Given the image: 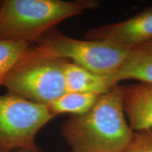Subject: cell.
I'll return each mask as SVG.
<instances>
[{
  "label": "cell",
  "instance_id": "6da1fadb",
  "mask_svg": "<svg viewBox=\"0 0 152 152\" xmlns=\"http://www.w3.org/2000/svg\"><path fill=\"white\" fill-rule=\"evenodd\" d=\"M134 131L123 106V85L100 95L86 113L71 115L62 123L61 134L70 152H125Z\"/></svg>",
  "mask_w": 152,
  "mask_h": 152
},
{
  "label": "cell",
  "instance_id": "8992f818",
  "mask_svg": "<svg viewBox=\"0 0 152 152\" xmlns=\"http://www.w3.org/2000/svg\"><path fill=\"white\" fill-rule=\"evenodd\" d=\"M85 39L126 49L152 42V7L123 21L93 28L86 33Z\"/></svg>",
  "mask_w": 152,
  "mask_h": 152
},
{
  "label": "cell",
  "instance_id": "30bf717a",
  "mask_svg": "<svg viewBox=\"0 0 152 152\" xmlns=\"http://www.w3.org/2000/svg\"><path fill=\"white\" fill-rule=\"evenodd\" d=\"M99 96L87 93L66 92L47 106L54 117L63 113L80 115L92 109Z\"/></svg>",
  "mask_w": 152,
  "mask_h": 152
},
{
  "label": "cell",
  "instance_id": "8fae6325",
  "mask_svg": "<svg viewBox=\"0 0 152 152\" xmlns=\"http://www.w3.org/2000/svg\"><path fill=\"white\" fill-rule=\"evenodd\" d=\"M30 47L27 43L0 39V85Z\"/></svg>",
  "mask_w": 152,
  "mask_h": 152
},
{
  "label": "cell",
  "instance_id": "ba28073f",
  "mask_svg": "<svg viewBox=\"0 0 152 152\" xmlns=\"http://www.w3.org/2000/svg\"><path fill=\"white\" fill-rule=\"evenodd\" d=\"M106 78L111 87L125 80L152 85V42L131 48L121 68Z\"/></svg>",
  "mask_w": 152,
  "mask_h": 152
},
{
  "label": "cell",
  "instance_id": "5bb4252c",
  "mask_svg": "<svg viewBox=\"0 0 152 152\" xmlns=\"http://www.w3.org/2000/svg\"><path fill=\"white\" fill-rule=\"evenodd\" d=\"M2 5H3V1H1V0H0V13H1V8H2Z\"/></svg>",
  "mask_w": 152,
  "mask_h": 152
},
{
  "label": "cell",
  "instance_id": "7a4b0ae2",
  "mask_svg": "<svg viewBox=\"0 0 152 152\" xmlns=\"http://www.w3.org/2000/svg\"><path fill=\"white\" fill-rule=\"evenodd\" d=\"M96 4L90 1L5 0L0 13V39L37 42L58 23Z\"/></svg>",
  "mask_w": 152,
  "mask_h": 152
},
{
  "label": "cell",
  "instance_id": "52a82bcc",
  "mask_svg": "<svg viewBox=\"0 0 152 152\" xmlns=\"http://www.w3.org/2000/svg\"><path fill=\"white\" fill-rule=\"evenodd\" d=\"M123 106L134 132L152 129V85L139 83L123 86Z\"/></svg>",
  "mask_w": 152,
  "mask_h": 152
},
{
  "label": "cell",
  "instance_id": "277c9868",
  "mask_svg": "<svg viewBox=\"0 0 152 152\" xmlns=\"http://www.w3.org/2000/svg\"><path fill=\"white\" fill-rule=\"evenodd\" d=\"M33 47L43 56L68 61L106 77L121 68L130 50L104 41L70 37L56 28L45 33Z\"/></svg>",
  "mask_w": 152,
  "mask_h": 152
},
{
  "label": "cell",
  "instance_id": "3957f363",
  "mask_svg": "<svg viewBox=\"0 0 152 152\" xmlns=\"http://www.w3.org/2000/svg\"><path fill=\"white\" fill-rule=\"evenodd\" d=\"M66 61L38 54L30 47L7 74L2 85L9 94L47 106L66 92Z\"/></svg>",
  "mask_w": 152,
  "mask_h": 152
},
{
  "label": "cell",
  "instance_id": "9c48e42d",
  "mask_svg": "<svg viewBox=\"0 0 152 152\" xmlns=\"http://www.w3.org/2000/svg\"><path fill=\"white\" fill-rule=\"evenodd\" d=\"M66 92L102 95L111 90L106 76L99 75L66 61L64 65Z\"/></svg>",
  "mask_w": 152,
  "mask_h": 152
},
{
  "label": "cell",
  "instance_id": "7c38bea8",
  "mask_svg": "<svg viewBox=\"0 0 152 152\" xmlns=\"http://www.w3.org/2000/svg\"><path fill=\"white\" fill-rule=\"evenodd\" d=\"M125 152H152V129L134 132Z\"/></svg>",
  "mask_w": 152,
  "mask_h": 152
},
{
  "label": "cell",
  "instance_id": "4fadbf2b",
  "mask_svg": "<svg viewBox=\"0 0 152 152\" xmlns=\"http://www.w3.org/2000/svg\"><path fill=\"white\" fill-rule=\"evenodd\" d=\"M10 152H42V150L39 149V147L37 145H34L33 147H24V148H20V149H15L14 151Z\"/></svg>",
  "mask_w": 152,
  "mask_h": 152
},
{
  "label": "cell",
  "instance_id": "5b68a950",
  "mask_svg": "<svg viewBox=\"0 0 152 152\" xmlns=\"http://www.w3.org/2000/svg\"><path fill=\"white\" fill-rule=\"evenodd\" d=\"M54 118L47 105L0 95V152L35 145L36 134Z\"/></svg>",
  "mask_w": 152,
  "mask_h": 152
}]
</instances>
